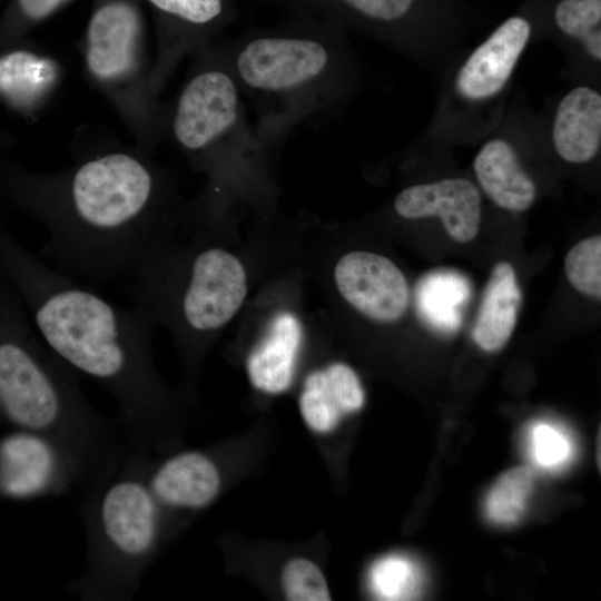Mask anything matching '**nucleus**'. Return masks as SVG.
<instances>
[{
    "instance_id": "obj_5",
    "label": "nucleus",
    "mask_w": 601,
    "mask_h": 601,
    "mask_svg": "<svg viewBox=\"0 0 601 601\" xmlns=\"http://www.w3.org/2000/svg\"><path fill=\"white\" fill-rule=\"evenodd\" d=\"M221 49L242 93L260 110L258 132L265 142L329 112L339 87L341 57L328 33H260Z\"/></svg>"
},
{
    "instance_id": "obj_24",
    "label": "nucleus",
    "mask_w": 601,
    "mask_h": 601,
    "mask_svg": "<svg viewBox=\"0 0 601 601\" xmlns=\"http://www.w3.org/2000/svg\"><path fill=\"white\" fill-rule=\"evenodd\" d=\"M554 17L562 32L581 40L587 52L601 60V0H562Z\"/></svg>"
},
{
    "instance_id": "obj_15",
    "label": "nucleus",
    "mask_w": 601,
    "mask_h": 601,
    "mask_svg": "<svg viewBox=\"0 0 601 601\" xmlns=\"http://www.w3.org/2000/svg\"><path fill=\"white\" fill-rule=\"evenodd\" d=\"M364 390L357 374L344 363H333L312 372L299 396V411L314 432L333 431L341 420L361 410Z\"/></svg>"
},
{
    "instance_id": "obj_7",
    "label": "nucleus",
    "mask_w": 601,
    "mask_h": 601,
    "mask_svg": "<svg viewBox=\"0 0 601 601\" xmlns=\"http://www.w3.org/2000/svg\"><path fill=\"white\" fill-rule=\"evenodd\" d=\"M191 58L175 102L166 108L165 137L220 184L255 168L266 142L249 126L221 47L209 43Z\"/></svg>"
},
{
    "instance_id": "obj_13",
    "label": "nucleus",
    "mask_w": 601,
    "mask_h": 601,
    "mask_svg": "<svg viewBox=\"0 0 601 601\" xmlns=\"http://www.w3.org/2000/svg\"><path fill=\"white\" fill-rule=\"evenodd\" d=\"M394 209L407 219L440 217L447 234L459 243L475 238L482 215L479 189L463 178L410 186L396 196Z\"/></svg>"
},
{
    "instance_id": "obj_1",
    "label": "nucleus",
    "mask_w": 601,
    "mask_h": 601,
    "mask_svg": "<svg viewBox=\"0 0 601 601\" xmlns=\"http://www.w3.org/2000/svg\"><path fill=\"white\" fill-rule=\"evenodd\" d=\"M17 200L48 233L41 254L61 273L130 280L168 243L174 186L151 154L107 147L52 173H20Z\"/></svg>"
},
{
    "instance_id": "obj_28",
    "label": "nucleus",
    "mask_w": 601,
    "mask_h": 601,
    "mask_svg": "<svg viewBox=\"0 0 601 601\" xmlns=\"http://www.w3.org/2000/svg\"><path fill=\"white\" fill-rule=\"evenodd\" d=\"M324 6L333 2L345 7L365 18L382 22H393L403 18L412 8L414 0H322Z\"/></svg>"
},
{
    "instance_id": "obj_20",
    "label": "nucleus",
    "mask_w": 601,
    "mask_h": 601,
    "mask_svg": "<svg viewBox=\"0 0 601 601\" xmlns=\"http://www.w3.org/2000/svg\"><path fill=\"white\" fill-rule=\"evenodd\" d=\"M521 292L511 264L501 262L491 273L480 306L473 337L484 351L502 348L511 337L518 317Z\"/></svg>"
},
{
    "instance_id": "obj_11",
    "label": "nucleus",
    "mask_w": 601,
    "mask_h": 601,
    "mask_svg": "<svg viewBox=\"0 0 601 601\" xmlns=\"http://www.w3.org/2000/svg\"><path fill=\"white\" fill-rule=\"evenodd\" d=\"M166 19L158 38L149 86L158 97L187 57L209 45L224 13V0H148Z\"/></svg>"
},
{
    "instance_id": "obj_4",
    "label": "nucleus",
    "mask_w": 601,
    "mask_h": 601,
    "mask_svg": "<svg viewBox=\"0 0 601 601\" xmlns=\"http://www.w3.org/2000/svg\"><path fill=\"white\" fill-rule=\"evenodd\" d=\"M146 457L130 453L115 472L82 491L86 563L67 585L82 600L131 599L164 542L168 511L146 482Z\"/></svg>"
},
{
    "instance_id": "obj_27",
    "label": "nucleus",
    "mask_w": 601,
    "mask_h": 601,
    "mask_svg": "<svg viewBox=\"0 0 601 601\" xmlns=\"http://www.w3.org/2000/svg\"><path fill=\"white\" fill-rule=\"evenodd\" d=\"M283 590L292 601H326L329 591L322 570L311 560H289L282 574Z\"/></svg>"
},
{
    "instance_id": "obj_2",
    "label": "nucleus",
    "mask_w": 601,
    "mask_h": 601,
    "mask_svg": "<svg viewBox=\"0 0 601 601\" xmlns=\"http://www.w3.org/2000/svg\"><path fill=\"white\" fill-rule=\"evenodd\" d=\"M0 278L28 309L45 345L114 397L129 450L146 455L160 447L169 398L152 362L151 322L137 307L119 306L48 266L2 229Z\"/></svg>"
},
{
    "instance_id": "obj_3",
    "label": "nucleus",
    "mask_w": 601,
    "mask_h": 601,
    "mask_svg": "<svg viewBox=\"0 0 601 601\" xmlns=\"http://www.w3.org/2000/svg\"><path fill=\"white\" fill-rule=\"evenodd\" d=\"M0 414L61 445L80 470L81 491L116 471L130 454L116 420L88 404L75 373L38 337L21 300L1 278Z\"/></svg>"
},
{
    "instance_id": "obj_23",
    "label": "nucleus",
    "mask_w": 601,
    "mask_h": 601,
    "mask_svg": "<svg viewBox=\"0 0 601 601\" xmlns=\"http://www.w3.org/2000/svg\"><path fill=\"white\" fill-rule=\"evenodd\" d=\"M533 483V473L529 467H515L504 473L486 497V516L501 525L518 522L525 511Z\"/></svg>"
},
{
    "instance_id": "obj_26",
    "label": "nucleus",
    "mask_w": 601,
    "mask_h": 601,
    "mask_svg": "<svg viewBox=\"0 0 601 601\" xmlns=\"http://www.w3.org/2000/svg\"><path fill=\"white\" fill-rule=\"evenodd\" d=\"M570 284L582 294L601 297V237L595 235L574 245L564 260Z\"/></svg>"
},
{
    "instance_id": "obj_19",
    "label": "nucleus",
    "mask_w": 601,
    "mask_h": 601,
    "mask_svg": "<svg viewBox=\"0 0 601 601\" xmlns=\"http://www.w3.org/2000/svg\"><path fill=\"white\" fill-rule=\"evenodd\" d=\"M473 166L481 187L501 208L524 211L534 203L535 185L523 170L513 147L505 140L486 142Z\"/></svg>"
},
{
    "instance_id": "obj_16",
    "label": "nucleus",
    "mask_w": 601,
    "mask_h": 601,
    "mask_svg": "<svg viewBox=\"0 0 601 601\" xmlns=\"http://www.w3.org/2000/svg\"><path fill=\"white\" fill-rule=\"evenodd\" d=\"M302 338V326L294 313L284 311L273 317L246 363L248 378L256 390L279 394L290 386Z\"/></svg>"
},
{
    "instance_id": "obj_8",
    "label": "nucleus",
    "mask_w": 601,
    "mask_h": 601,
    "mask_svg": "<svg viewBox=\"0 0 601 601\" xmlns=\"http://www.w3.org/2000/svg\"><path fill=\"white\" fill-rule=\"evenodd\" d=\"M82 52L88 77L118 111L137 147L152 155L165 137L166 107L150 90L152 58L137 6L130 0L100 3Z\"/></svg>"
},
{
    "instance_id": "obj_29",
    "label": "nucleus",
    "mask_w": 601,
    "mask_h": 601,
    "mask_svg": "<svg viewBox=\"0 0 601 601\" xmlns=\"http://www.w3.org/2000/svg\"><path fill=\"white\" fill-rule=\"evenodd\" d=\"M70 0H17L18 10L27 22H39Z\"/></svg>"
},
{
    "instance_id": "obj_17",
    "label": "nucleus",
    "mask_w": 601,
    "mask_h": 601,
    "mask_svg": "<svg viewBox=\"0 0 601 601\" xmlns=\"http://www.w3.org/2000/svg\"><path fill=\"white\" fill-rule=\"evenodd\" d=\"M559 156L580 164L592 159L601 144V96L589 87L571 90L559 104L552 129Z\"/></svg>"
},
{
    "instance_id": "obj_12",
    "label": "nucleus",
    "mask_w": 601,
    "mask_h": 601,
    "mask_svg": "<svg viewBox=\"0 0 601 601\" xmlns=\"http://www.w3.org/2000/svg\"><path fill=\"white\" fill-rule=\"evenodd\" d=\"M145 479L156 500L168 512L195 511L219 494L221 472L204 451H186L151 463L145 460Z\"/></svg>"
},
{
    "instance_id": "obj_21",
    "label": "nucleus",
    "mask_w": 601,
    "mask_h": 601,
    "mask_svg": "<svg viewBox=\"0 0 601 601\" xmlns=\"http://www.w3.org/2000/svg\"><path fill=\"white\" fill-rule=\"evenodd\" d=\"M470 295V283L460 273L447 269L431 272L416 287L417 313L435 331L453 333L461 324L462 308Z\"/></svg>"
},
{
    "instance_id": "obj_6",
    "label": "nucleus",
    "mask_w": 601,
    "mask_h": 601,
    "mask_svg": "<svg viewBox=\"0 0 601 601\" xmlns=\"http://www.w3.org/2000/svg\"><path fill=\"white\" fill-rule=\"evenodd\" d=\"M135 307L170 328L193 355L239 312L248 276L239 257L217 245L159 248L130 279Z\"/></svg>"
},
{
    "instance_id": "obj_9",
    "label": "nucleus",
    "mask_w": 601,
    "mask_h": 601,
    "mask_svg": "<svg viewBox=\"0 0 601 601\" xmlns=\"http://www.w3.org/2000/svg\"><path fill=\"white\" fill-rule=\"evenodd\" d=\"M72 456L53 440L22 430L0 442V492L16 499L60 494L80 485Z\"/></svg>"
},
{
    "instance_id": "obj_22",
    "label": "nucleus",
    "mask_w": 601,
    "mask_h": 601,
    "mask_svg": "<svg viewBox=\"0 0 601 601\" xmlns=\"http://www.w3.org/2000/svg\"><path fill=\"white\" fill-rule=\"evenodd\" d=\"M524 446L531 463L545 472L562 470L575 455V444L569 431L548 421H538L528 426Z\"/></svg>"
},
{
    "instance_id": "obj_10",
    "label": "nucleus",
    "mask_w": 601,
    "mask_h": 601,
    "mask_svg": "<svg viewBox=\"0 0 601 601\" xmlns=\"http://www.w3.org/2000/svg\"><path fill=\"white\" fill-rule=\"evenodd\" d=\"M333 278L343 299L374 322L394 323L407 309L406 278L383 255L365 250L346 253L336 262Z\"/></svg>"
},
{
    "instance_id": "obj_14",
    "label": "nucleus",
    "mask_w": 601,
    "mask_h": 601,
    "mask_svg": "<svg viewBox=\"0 0 601 601\" xmlns=\"http://www.w3.org/2000/svg\"><path fill=\"white\" fill-rule=\"evenodd\" d=\"M530 33V23L521 17L504 21L460 69L459 92L472 100L497 93L509 80Z\"/></svg>"
},
{
    "instance_id": "obj_25",
    "label": "nucleus",
    "mask_w": 601,
    "mask_h": 601,
    "mask_svg": "<svg viewBox=\"0 0 601 601\" xmlns=\"http://www.w3.org/2000/svg\"><path fill=\"white\" fill-rule=\"evenodd\" d=\"M370 580L372 589L381 599L405 600L417 593L423 575L412 560L390 555L374 564Z\"/></svg>"
},
{
    "instance_id": "obj_18",
    "label": "nucleus",
    "mask_w": 601,
    "mask_h": 601,
    "mask_svg": "<svg viewBox=\"0 0 601 601\" xmlns=\"http://www.w3.org/2000/svg\"><path fill=\"white\" fill-rule=\"evenodd\" d=\"M60 78V65L49 56L18 49L0 57V96L21 111L41 108Z\"/></svg>"
}]
</instances>
